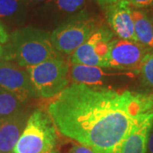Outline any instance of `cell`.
Returning a JSON list of instances; mask_svg holds the SVG:
<instances>
[{
  "instance_id": "cell-21",
  "label": "cell",
  "mask_w": 153,
  "mask_h": 153,
  "mask_svg": "<svg viewBox=\"0 0 153 153\" xmlns=\"http://www.w3.org/2000/svg\"><path fill=\"white\" fill-rule=\"evenodd\" d=\"M9 57L7 55L5 47H4L2 44H0V65L3 64L5 61H9Z\"/></svg>"
},
{
  "instance_id": "cell-19",
  "label": "cell",
  "mask_w": 153,
  "mask_h": 153,
  "mask_svg": "<svg viewBox=\"0 0 153 153\" xmlns=\"http://www.w3.org/2000/svg\"><path fill=\"white\" fill-rule=\"evenodd\" d=\"M130 4L138 7V8H143V7H148L153 4V0H127Z\"/></svg>"
},
{
  "instance_id": "cell-11",
  "label": "cell",
  "mask_w": 153,
  "mask_h": 153,
  "mask_svg": "<svg viewBox=\"0 0 153 153\" xmlns=\"http://www.w3.org/2000/svg\"><path fill=\"white\" fill-rule=\"evenodd\" d=\"M27 119V114L22 111L0 119V153H13Z\"/></svg>"
},
{
  "instance_id": "cell-18",
  "label": "cell",
  "mask_w": 153,
  "mask_h": 153,
  "mask_svg": "<svg viewBox=\"0 0 153 153\" xmlns=\"http://www.w3.org/2000/svg\"><path fill=\"white\" fill-rule=\"evenodd\" d=\"M68 153H95L93 150L83 145L74 143L69 150Z\"/></svg>"
},
{
  "instance_id": "cell-2",
  "label": "cell",
  "mask_w": 153,
  "mask_h": 153,
  "mask_svg": "<svg viewBox=\"0 0 153 153\" xmlns=\"http://www.w3.org/2000/svg\"><path fill=\"white\" fill-rule=\"evenodd\" d=\"M5 49L9 60L25 68L60 56L49 34L34 28H23L12 33Z\"/></svg>"
},
{
  "instance_id": "cell-10",
  "label": "cell",
  "mask_w": 153,
  "mask_h": 153,
  "mask_svg": "<svg viewBox=\"0 0 153 153\" xmlns=\"http://www.w3.org/2000/svg\"><path fill=\"white\" fill-rule=\"evenodd\" d=\"M152 127L153 112L140 115L117 153H147L148 140Z\"/></svg>"
},
{
  "instance_id": "cell-9",
  "label": "cell",
  "mask_w": 153,
  "mask_h": 153,
  "mask_svg": "<svg viewBox=\"0 0 153 153\" xmlns=\"http://www.w3.org/2000/svg\"><path fill=\"white\" fill-rule=\"evenodd\" d=\"M107 22L113 33L121 39L137 41L130 4L127 0H118L105 7Z\"/></svg>"
},
{
  "instance_id": "cell-8",
  "label": "cell",
  "mask_w": 153,
  "mask_h": 153,
  "mask_svg": "<svg viewBox=\"0 0 153 153\" xmlns=\"http://www.w3.org/2000/svg\"><path fill=\"white\" fill-rule=\"evenodd\" d=\"M0 88L16 94L23 103L36 94L27 69L10 60L0 65Z\"/></svg>"
},
{
  "instance_id": "cell-12",
  "label": "cell",
  "mask_w": 153,
  "mask_h": 153,
  "mask_svg": "<svg viewBox=\"0 0 153 153\" xmlns=\"http://www.w3.org/2000/svg\"><path fill=\"white\" fill-rule=\"evenodd\" d=\"M115 72L105 71L102 67L73 64L70 70V76L74 83L90 86H101L108 78L116 76Z\"/></svg>"
},
{
  "instance_id": "cell-25",
  "label": "cell",
  "mask_w": 153,
  "mask_h": 153,
  "mask_svg": "<svg viewBox=\"0 0 153 153\" xmlns=\"http://www.w3.org/2000/svg\"><path fill=\"white\" fill-rule=\"evenodd\" d=\"M30 2H34V3H41V2H48V1H51V0H28Z\"/></svg>"
},
{
  "instance_id": "cell-6",
  "label": "cell",
  "mask_w": 153,
  "mask_h": 153,
  "mask_svg": "<svg viewBox=\"0 0 153 153\" xmlns=\"http://www.w3.org/2000/svg\"><path fill=\"white\" fill-rule=\"evenodd\" d=\"M112 40L113 33L104 27H100L72 53L71 64L108 68V55Z\"/></svg>"
},
{
  "instance_id": "cell-26",
  "label": "cell",
  "mask_w": 153,
  "mask_h": 153,
  "mask_svg": "<svg viewBox=\"0 0 153 153\" xmlns=\"http://www.w3.org/2000/svg\"><path fill=\"white\" fill-rule=\"evenodd\" d=\"M49 153H59V152H58V151H57V150L54 149L53 151H51V152H49Z\"/></svg>"
},
{
  "instance_id": "cell-15",
  "label": "cell",
  "mask_w": 153,
  "mask_h": 153,
  "mask_svg": "<svg viewBox=\"0 0 153 153\" xmlns=\"http://www.w3.org/2000/svg\"><path fill=\"white\" fill-rule=\"evenodd\" d=\"M56 9L63 13H75L82 10L85 6L87 0H51Z\"/></svg>"
},
{
  "instance_id": "cell-1",
  "label": "cell",
  "mask_w": 153,
  "mask_h": 153,
  "mask_svg": "<svg viewBox=\"0 0 153 153\" xmlns=\"http://www.w3.org/2000/svg\"><path fill=\"white\" fill-rule=\"evenodd\" d=\"M47 111L60 134L95 153H117L137 117L151 112L146 94L74 82Z\"/></svg>"
},
{
  "instance_id": "cell-3",
  "label": "cell",
  "mask_w": 153,
  "mask_h": 153,
  "mask_svg": "<svg viewBox=\"0 0 153 153\" xmlns=\"http://www.w3.org/2000/svg\"><path fill=\"white\" fill-rule=\"evenodd\" d=\"M57 132L48 111L42 109L36 110L28 117L13 153L50 152L57 145Z\"/></svg>"
},
{
  "instance_id": "cell-24",
  "label": "cell",
  "mask_w": 153,
  "mask_h": 153,
  "mask_svg": "<svg viewBox=\"0 0 153 153\" xmlns=\"http://www.w3.org/2000/svg\"><path fill=\"white\" fill-rule=\"evenodd\" d=\"M146 101H147L149 109L152 112H153V93L146 95Z\"/></svg>"
},
{
  "instance_id": "cell-14",
  "label": "cell",
  "mask_w": 153,
  "mask_h": 153,
  "mask_svg": "<svg viewBox=\"0 0 153 153\" xmlns=\"http://www.w3.org/2000/svg\"><path fill=\"white\" fill-rule=\"evenodd\" d=\"M22 104L23 102L16 94L0 88V119L21 111Z\"/></svg>"
},
{
  "instance_id": "cell-22",
  "label": "cell",
  "mask_w": 153,
  "mask_h": 153,
  "mask_svg": "<svg viewBox=\"0 0 153 153\" xmlns=\"http://www.w3.org/2000/svg\"><path fill=\"white\" fill-rule=\"evenodd\" d=\"M147 153H153V127L151 130L147 145Z\"/></svg>"
},
{
  "instance_id": "cell-23",
  "label": "cell",
  "mask_w": 153,
  "mask_h": 153,
  "mask_svg": "<svg viewBox=\"0 0 153 153\" xmlns=\"http://www.w3.org/2000/svg\"><path fill=\"white\" fill-rule=\"evenodd\" d=\"M118 0H96V2L98 3L102 7H105V6L109 5L111 4H113L115 2H117Z\"/></svg>"
},
{
  "instance_id": "cell-13",
  "label": "cell",
  "mask_w": 153,
  "mask_h": 153,
  "mask_svg": "<svg viewBox=\"0 0 153 153\" xmlns=\"http://www.w3.org/2000/svg\"><path fill=\"white\" fill-rule=\"evenodd\" d=\"M134 33L138 43L153 48V25L146 14L139 10H132Z\"/></svg>"
},
{
  "instance_id": "cell-5",
  "label": "cell",
  "mask_w": 153,
  "mask_h": 153,
  "mask_svg": "<svg viewBox=\"0 0 153 153\" xmlns=\"http://www.w3.org/2000/svg\"><path fill=\"white\" fill-rule=\"evenodd\" d=\"M100 27L93 19L76 20L56 28L50 40L57 51L70 55L84 44Z\"/></svg>"
},
{
  "instance_id": "cell-17",
  "label": "cell",
  "mask_w": 153,
  "mask_h": 153,
  "mask_svg": "<svg viewBox=\"0 0 153 153\" xmlns=\"http://www.w3.org/2000/svg\"><path fill=\"white\" fill-rule=\"evenodd\" d=\"M21 6V0H0V17H8L16 14Z\"/></svg>"
},
{
  "instance_id": "cell-7",
  "label": "cell",
  "mask_w": 153,
  "mask_h": 153,
  "mask_svg": "<svg viewBox=\"0 0 153 153\" xmlns=\"http://www.w3.org/2000/svg\"><path fill=\"white\" fill-rule=\"evenodd\" d=\"M144 45L134 41L113 39L108 55V68L140 71L146 57Z\"/></svg>"
},
{
  "instance_id": "cell-4",
  "label": "cell",
  "mask_w": 153,
  "mask_h": 153,
  "mask_svg": "<svg viewBox=\"0 0 153 153\" xmlns=\"http://www.w3.org/2000/svg\"><path fill=\"white\" fill-rule=\"evenodd\" d=\"M26 69L35 93L41 98H55L68 87L71 69L60 56Z\"/></svg>"
},
{
  "instance_id": "cell-16",
  "label": "cell",
  "mask_w": 153,
  "mask_h": 153,
  "mask_svg": "<svg viewBox=\"0 0 153 153\" xmlns=\"http://www.w3.org/2000/svg\"><path fill=\"white\" fill-rule=\"evenodd\" d=\"M140 70L144 82L153 87V54L146 55Z\"/></svg>"
},
{
  "instance_id": "cell-20",
  "label": "cell",
  "mask_w": 153,
  "mask_h": 153,
  "mask_svg": "<svg viewBox=\"0 0 153 153\" xmlns=\"http://www.w3.org/2000/svg\"><path fill=\"white\" fill-rule=\"evenodd\" d=\"M10 36L6 32L5 28L0 23V44H5L9 42Z\"/></svg>"
}]
</instances>
